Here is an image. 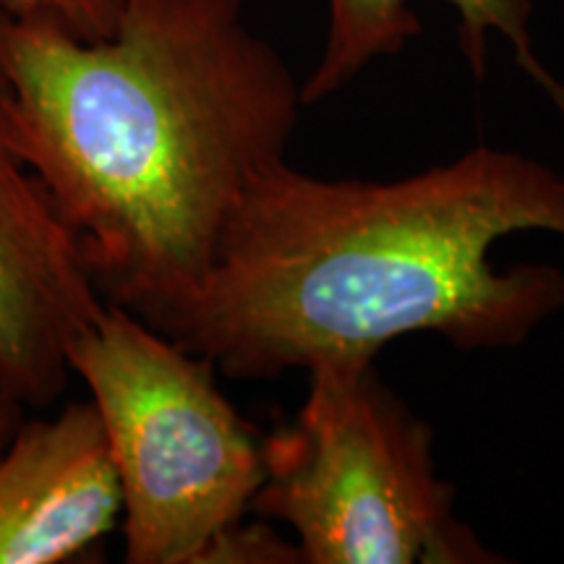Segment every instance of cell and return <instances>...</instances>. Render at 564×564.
Returning <instances> with one entry per match:
<instances>
[{
    "label": "cell",
    "instance_id": "8992f818",
    "mask_svg": "<svg viewBox=\"0 0 564 564\" xmlns=\"http://www.w3.org/2000/svg\"><path fill=\"white\" fill-rule=\"evenodd\" d=\"M121 484L89 400L24 419L0 447V564H63L118 525Z\"/></svg>",
    "mask_w": 564,
    "mask_h": 564
},
{
    "label": "cell",
    "instance_id": "ba28073f",
    "mask_svg": "<svg viewBox=\"0 0 564 564\" xmlns=\"http://www.w3.org/2000/svg\"><path fill=\"white\" fill-rule=\"evenodd\" d=\"M0 11L51 19L84 40H102L116 30L121 0H0Z\"/></svg>",
    "mask_w": 564,
    "mask_h": 564
},
{
    "label": "cell",
    "instance_id": "3957f363",
    "mask_svg": "<svg viewBox=\"0 0 564 564\" xmlns=\"http://www.w3.org/2000/svg\"><path fill=\"white\" fill-rule=\"evenodd\" d=\"M68 364L116 463L126 562L202 564L264 481L262 440L215 366L116 303L76 337Z\"/></svg>",
    "mask_w": 564,
    "mask_h": 564
},
{
    "label": "cell",
    "instance_id": "9c48e42d",
    "mask_svg": "<svg viewBox=\"0 0 564 564\" xmlns=\"http://www.w3.org/2000/svg\"><path fill=\"white\" fill-rule=\"evenodd\" d=\"M295 564L301 562L299 546L285 544L267 525H232L225 531L209 552L204 554L202 564Z\"/></svg>",
    "mask_w": 564,
    "mask_h": 564
},
{
    "label": "cell",
    "instance_id": "7a4b0ae2",
    "mask_svg": "<svg viewBox=\"0 0 564 564\" xmlns=\"http://www.w3.org/2000/svg\"><path fill=\"white\" fill-rule=\"evenodd\" d=\"M520 230L564 236V175L478 147L400 181H329L274 165L225 230L215 264L160 333L230 379H272L394 337L514 348L564 308L552 264L497 270Z\"/></svg>",
    "mask_w": 564,
    "mask_h": 564
},
{
    "label": "cell",
    "instance_id": "277c9868",
    "mask_svg": "<svg viewBox=\"0 0 564 564\" xmlns=\"http://www.w3.org/2000/svg\"><path fill=\"white\" fill-rule=\"evenodd\" d=\"M308 373L295 421L262 440L264 481L251 502L299 533L301 562H499L455 520L432 429L377 377L373 358H322Z\"/></svg>",
    "mask_w": 564,
    "mask_h": 564
},
{
    "label": "cell",
    "instance_id": "6da1fadb",
    "mask_svg": "<svg viewBox=\"0 0 564 564\" xmlns=\"http://www.w3.org/2000/svg\"><path fill=\"white\" fill-rule=\"evenodd\" d=\"M0 139L79 238L105 301L162 329L215 264L303 105L241 0H121L84 40L0 11Z\"/></svg>",
    "mask_w": 564,
    "mask_h": 564
},
{
    "label": "cell",
    "instance_id": "30bf717a",
    "mask_svg": "<svg viewBox=\"0 0 564 564\" xmlns=\"http://www.w3.org/2000/svg\"><path fill=\"white\" fill-rule=\"evenodd\" d=\"M26 411H30V408L21 403L9 387L0 382V447H3V442L9 440L13 429L26 419Z\"/></svg>",
    "mask_w": 564,
    "mask_h": 564
},
{
    "label": "cell",
    "instance_id": "5b68a950",
    "mask_svg": "<svg viewBox=\"0 0 564 564\" xmlns=\"http://www.w3.org/2000/svg\"><path fill=\"white\" fill-rule=\"evenodd\" d=\"M105 303L79 238L0 139V382L26 408L53 405L74 377L70 345Z\"/></svg>",
    "mask_w": 564,
    "mask_h": 564
},
{
    "label": "cell",
    "instance_id": "52a82bcc",
    "mask_svg": "<svg viewBox=\"0 0 564 564\" xmlns=\"http://www.w3.org/2000/svg\"><path fill=\"white\" fill-rule=\"evenodd\" d=\"M411 0H329V34L319 66L303 84V105L319 102L356 79L371 61L403 51L421 32ZM460 13V42L470 66L484 74L486 37L499 32L514 45V58L564 112V87L535 61L528 37V0H447Z\"/></svg>",
    "mask_w": 564,
    "mask_h": 564
}]
</instances>
